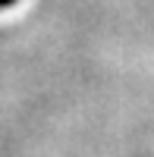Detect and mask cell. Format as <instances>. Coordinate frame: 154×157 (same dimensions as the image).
I'll use <instances>...</instances> for the list:
<instances>
[{
	"instance_id": "1",
	"label": "cell",
	"mask_w": 154,
	"mask_h": 157,
	"mask_svg": "<svg viewBox=\"0 0 154 157\" xmlns=\"http://www.w3.org/2000/svg\"><path fill=\"white\" fill-rule=\"evenodd\" d=\"M13 3H16V0H0V10H3V6H13Z\"/></svg>"
}]
</instances>
